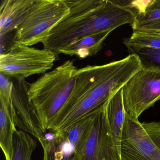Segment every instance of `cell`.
Instances as JSON below:
<instances>
[{
  "label": "cell",
  "mask_w": 160,
  "mask_h": 160,
  "mask_svg": "<svg viewBox=\"0 0 160 160\" xmlns=\"http://www.w3.org/2000/svg\"><path fill=\"white\" fill-rule=\"evenodd\" d=\"M123 43L130 52L143 48L160 49V32L135 31Z\"/></svg>",
  "instance_id": "19"
},
{
  "label": "cell",
  "mask_w": 160,
  "mask_h": 160,
  "mask_svg": "<svg viewBox=\"0 0 160 160\" xmlns=\"http://www.w3.org/2000/svg\"><path fill=\"white\" fill-rule=\"evenodd\" d=\"M50 132L39 140L43 151V160H78L73 147L63 133Z\"/></svg>",
  "instance_id": "13"
},
{
  "label": "cell",
  "mask_w": 160,
  "mask_h": 160,
  "mask_svg": "<svg viewBox=\"0 0 160 160\" xmlns=\"http://www.w3.org/2000/svg\"><path fill=\"white\" fill-rule=\"evenodd\" d=\"M37 142L30 135L23 130H17L13 139L12 160H31Z\"/></svg>",
  "instance_id": "18"
},
{
  "label": "cell",
  "mask_w": 160,
  "mask_h": 160,
  "mask_svg": "<svg viewBox=\"0 0 160 160\" xmlns=\"http://www.w3.org/2000/svg\"><path fill=\"white\" fill-rule=\"evenodd\" d=\"M70 12L51 30L44 48L58 56L73 42L91 34L115 30L135 21L137 11L131 1L64 0Z\"/></svg>",
  "instance_id": "1"
},
{
  "label": "cell",
  "mask_w": 160,
  "mask_h": 160,
  "mask_svg": "<svg viewBox=\"0 0 160 160\" xmlns=\"http://www.w3.org/2000/svg\"><path fill=\"white\" fill-rule=\"evenodd\" d=\"M69 12L64 0H36L18 27L13 43L30 47L43 43Z\"/></svg>",
  "instance_id": "4"
},
{
  "label": "cell",
  "mask_w": 160,
  "mask_h": 160,
  "mask_svg": "<svg viewBox=\"0 0 160 160\" xmlns=\"http://www.w3.org/2000/svg\"><path fill=\"white\" fill-rule=\"evenodd\" d=\"M96 111L68 129L64 131H59L63 133L64 136L72 145L78 160L80 153L89 134L94 113Z\"/></svg>",
  "instance_id": "17"
},
{
  "label": "cell",
  "mask_w": 160,
  "mask_h": 160,
  "mask_svg": "<svg viewBox=\"0 0 160 160\" xmlns=\"http://www.w3.org/2000/svg\"><path fill=\"white\" fill-rule=\"evenodd\" d=\"M126 115L138 119L144 111L160 100V69L142 66L122 88Z\"/></svg>",
  "instance_id": "6"
},
{
  "label": "cell",
  "mask_w": 160,
  "mask_h": 160,
  "mask_svg": "<svg viewBox=\"0 0 160 160\" xmlns=\"http://www.w3.org/2000/svg\"><path fill=\"white\" fill-rule=\"evenodd\" d=\"M112 32L107 31L83 37L62 49L59 55L75 56L81 59L95 56L102 49L104 42Z\"/></svg>",
  "instance_id": "15"
},
{
  "label": "cell",
  "mask_w": 160,
  "mask_h": 160,
  "mask_svg": "<svg viewBox=\"0 0 160 160\" xmlns=\"http://www.w3.org/2000/svg\"><path fill=\"white\" fill-rule=\"evenodd\" d=\"M121 160H160V149L138 119L126 115L122 135Z\"/></svg>",
  "instance_id": "8"
},
{
  "label": "cell",
  "mask_w": 160,
  "mask_h": 160,
  "mask_svg": "<svg viewBox=\"0 0 160 160\" xmlns=\"http://www.w3.org/2000/svg\"><path fill=\"white\" fill-rule=\"evenodd\" d=\"M36 0H2L0 6L1 54L6 50L9 36L17 28Z\"/></svg>",
  "instance_id": "12"
},
{
  "label": "cell",
  "mask_w": 160,
  "mask_h": 160,
  "mask_svg": "<svg viewBox=\"0 0 160 160\" xmlns=\"http://www.w3.org/2000/svg\"><path fill=\"white\" fill-rule=\"evenodd\" d=\"M78 69L73 62L67 61L50 72L43 74L30 84L29 100L34 107L43 133L71 95L75 83Z\"/></svg>",
  "instance_id": "2"
},
{
  "label": "cell",
  "mask_w": 160,
  "mask_h": 160,
  "mask_svg": "<svg viewBox=\"0 0 160 160\" xmlns=\"http://www.w3.org/2000/svg\"><path fill=\"white\" fill-rule=\"evenodd\" d=\"M104 103H101L92 98L82 81L76 77L71 95L48 130L64 131L92 114Z\"/></svg>",
  "instance_id": "9"
},
{
  "label": "cell",
  "mask_w": 160,
  "mask_h": 160,
  "mask_svg": "<svg viewBox=\"0 0 160 160\" xmlns=\"http://www.w3.org/2000/svg\"><path fill=\"white\" fill-rule=\"evenodd\" d=\"M57 56L48 49H40L14 43L0 56V72L17 80L40 74L52 69Z\"/></svg>",
  "instance_id": "5"
},
{
  "label": "cell",
  "mask_w": 160,
  "mask_h": 160,
  "mask_svg": "<svg viewBox=\"0 0 160 160\" xmlns=\"http://www.w3.org/2000/svg\"><path fill=\"white\" fill-rule=\"evenodd\" d=\"M109 99L94 113L91 129L79 160H121L108 119Z\"/></svg>",
  "instance_id": "7"
},
{
  "label": "cell",
  "mask_w": 160,
  "mask_h": 160,
  "mask_svg": "<svg viewBox=\"0 0 160 160\" xmlns=\"http://www.w3.org/2000/svg\"><path fill=\"white\" fill-rule=\"evenodd\" d=\"M107 116L111 134L120 152L122 128L126 117L122 99V89L109 99L108 105Z\"/></svg>",
  "instance_id": "16"
},
{
  "label": "cell",
  "mask_w": 160,
  "mask_h": 160,
  "mask_svg": "<svg viewBox=\"0 0 160 160\" xmlns=\"http://www.w3.org/2000/svg\"><path fill=\"white\" fill-rule=\"evenodd\" d=\"M142 66L138 56L131 54L103 65H88L78 69L76 77L92 98L103 103L122 89Z\"/></svg>",
  "instance_id": "3"
},
{
  "label": "cell",
  "mask_w": 160,
  "mask_h": 160,
  "mask_svg": "<svg viewBox=\"0 0 160 160\" xmlns=\"http://www.w3.org/2000/svg\"><path fill=\"white\" fill-rule=\"evenodd\" d=\"M14 83L2 82L0 85V146L5 160H12L13 139L17 131L16 115L12 100Z\"/></svg>",
  "instance_id": "11"
},
{
  "label": "cell",
  "mask_w": 160,
  "mask_h": 160,
  "mask_svg": "<svg viewBox=\"0 0 160 160\" xmlns=\"http://www.w3.org/2000/svg\"><path fill=\"white\" fill-rule=\"evenodd\" d=\"M131 52V54L138 56L143 66L160 69V49L143 48L132 50Z\"/></svg>",
  "instance_id": "20"
},
{
  "label": "cell",
  "mask_w": 160,
  "mask_h": 160,
  "mask_svg": "<svg viewBox=\"0 0 160 160\" xmlns=\"http://www.w3.org/2000/svg\"><path fill=\"white\" fill-rule=\"evenodd\" d=\"M135 4L137 15L131 25L133 31L160 32V0L135 1Z\"/></svg>",
  "instance_id": "14"
},
{
  "label": "cell",
  "mask_w": 160,
  "mask_h": 160,
  "mask_svg": "<svg viewBox=\"0 0 160 160\" xmlns=\"http://www.w3.org/2000/svg\"><path fill=\"white\" fill-rule=\"evenodd\" d=\"M30 84L25 79H16L14 83L12 100L14 108L17 126L38 140L44 134L40 128L34 107L30 102L28 90Z\"/></svg>",
  "instance_id": "10"
}]
</instances>
